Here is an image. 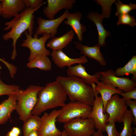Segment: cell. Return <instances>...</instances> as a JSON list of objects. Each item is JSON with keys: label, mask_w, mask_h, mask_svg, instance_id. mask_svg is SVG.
<instances>
[{"label": "cell", "mask_w": 136, "mask_h": 136, "mask_svg": "<svg viewBox=\"0 0 136 136\" xmlns=\"http://www.w3.org/2000/svg\"><path fill=\"white\" fill-rule=\"evenodd\" d=\"M41 124V117L39 116L31 115L24 122L22 128L23 136H28L33 131H38Z\"/></svg>", "instance_id": "cell-25"}, {"label": "cell", "mask_w": 136, "mask_h": 136, "mask_svg": "<svg viewBox=\"0 0 136 136\" xmlns=\"http://www.w3.org/2000/svg\"><path fill=\"white\" fill-rule=\"evenodd\" d=\"M74 44L81 54L95 60L102 66L106 65V61L100 51V46L98 43L91 47L84 45L79 41H75Z\"/></svg>", "instance_id": "cell-16"}, {"label": "cell", "mask_w": 136, "mask_h": 136, "mask_svg": "<svg viewBox=\"0 0 136 136\" xmlns=\"http://www.w3.org/2000/svg\"><path fill=\"white\" fill-rule=\"evenodd\" d=\"M60 110H54L49 113L45 112L41 117V124L38 131L39 136H60L62 131L56 127L57 119Z\"/></svg>", "instance_id": "cell-9"}, {"label": "cell", "mask_w": 136, "mask_h": 136, "mask_svg": "<svg viewBox=\"0 0 136 136\" xmlns=\"http://www.w3.org/2000/svg\"><path fill=\"white\" fill-rule=\"evenodd\" d=\"M47 5L45 7L43 12L48 19H55V15L60 10L72 9L76 2L75 0H47Z\"/></svg>", "instance_id": "cell-14"}, {"label": "cell", "mask_w": 136, "mask_h": 136, "mask_svg": "<svg viewBox=\"0 0 136 136\" xmlns=\"http://www.w3.org/2000/svg\"><path fill=\"white\" fill-rule=\"evenodd\" d=\"M117 16L118 17L117 25L125 24L129 25L133 27L136 25V19L129 14H120Z\"/></svg>", "instance_id": "cell-29"}, {"label": "cell", "mask_w": 136, "mask_h": 136, "mask_svg": "<svg viewBox=\"0 0 136 136\" xmlns=\"http://www.w3.org/2000/svg\"><path fill=\"white\" fill-rule=\"evenodd\" d=\"M26 39L24 40L21 44V46L28 48L30 51L29 61L39 54H44L47 56L51 54L50 51L47 49L45 46L47 41L51 38L48 34H43L41 37L35 38L32 36V34L29 33L27 31L24 32Z\"/></svg>", "instance_id": "cell-7"}, {"label": "cell", "mask_w": 136, "mask_h": 136, "mask_svg": "<svg viewBox=\"0 0 136 136\" xmlns=\"http://www.w3.org/2000/svg\"><path fill=\"white\" fill-rule=\"evenodd\" d=\"M103 132L99 130H97L95 133L92 136H100L102 133Z\"/></svg>", "instance_id": "cell-37"}, {"label": "cell", "mask_w": 136, "mask_h": 136, "mask_svg": "<svg viewBox=\"0 0 136 136\" xmlns=\"http://www.w3.org/2000/svg\"><path fill=\"white\" fill-rule=\"evenodd\" d=\"M56 80L60 84L71 101H79L92 106L95 98L93 89L81 79L59 76Z\"/></svg>", "instance_id": "cell-3"}, {"label": "cell", "mask_w": 136, "mask_h": 136, "mask_svg": "<svg viewBox=\"0 0 136 136\" xmlns=\"http://www.w3.org/2000/svg\"><path fill=\"white\" fill-rule=\"evenodd\" d=\"M2 15V11H1V1L0 0V17Z\"/></svg>", "instance_id": "cell-39"}, {"label": "cell", "mask_w": 136, "mask_h": 136, "mask_svg": "<svg viewBox=\"0 0 136 136\" xmlns=\"http://www.w3.org/2000/svg\"><path fill=\"white\" fill-rule=\"evenodd\" d=\"M134 121V117L130 111L127 109L123 116L122 122L123 123V127L119 133V136H132L134 132L131 126Z\"/></svg>", "instance_id": "cell-26"}, {"label": "cell", "mask_w": 136, "mask_h": 136, "mask_svg": "<svg viewBox=\"0 0 136 136\" xmlns=\"http://www.w3.org/2000/svg\"><path fill=\"white\" fill-rule=\"evenodd\" d=\"M87 18L95 24L98 34V43L100 46L103 47L106 45L105 40L107 37L110 36V33L106 30L102 24V22L104 17L102 14L97 12H90L87 16Z\"/></svg>", "instance_id": "cell-20"}, {"label": "cell", "mask_w": 136, "mask_h": 136, "mask_svg": "<svg viewBox=\"0 0 136 136\" xmlns=\"http://www.w3.org/2000/svg\"><path fill=\"white\" fill-rule=\"evenodd\" d=\"M100 136H104V135L102 133Z\"/></svg>", "instance_id": "cell-40"}, {"label": "cell", "mask_w": 136, "mask_h": 136, "mask_svg": "<svg viewBox=\"0 0 136 136\" xmlns=\"http://www.w3.org/2000/svg\"><path fill=\"white\" fill-rule=\"evenodd\" d=\"M74 36V31L71 30L61 36L53 38L47 46L52 51L62 50L71 42Z\"/></svg>", "instance_id": "cell-22"}, {"label": "cell", "mask_w": 136, "mask_h": 136, "mask_svg": "<svg viewBox=\"0 0 136 136\" xmlns=\"http://www.w3.org/2000/svg\"><path fill=\"white\" fill-rule=\"evenodd\" d=\"M66 72L68 76L80 78L89 85L96 83L99 81L101 73V72H98L93 75H90L87 72L85 67L83 66L82 64H78L68 67Z\"/></svg>", "instance_id": "cell-15"}, {"label": "cell", "mask_w": 136, "mask_h": 136, "mask_svg": "<svg viewBox=\"0 0 136 136\" xmlns=\"http://www.w3.org/2000/svg\"><path fill=\"white\" fill-rule=\"evenodd\" d=\"M0 61L3 63L8 69L10 76L12 78H14L17 71V67L15 65L7 61L3 58H0Z\"/></svg>", "instance_id": "cell-34"}, {"label": "cell", "mask_w": 136, "mask_h": 136, "mask_svg": "<svg viewBox=\"0 0 136 136\" xmlns=\"http://www.w3.org/2000/svg\"><path fill=\"white\" fill-rule=\"evenodd\" d=\"M127 105L129 106L132 115L134 117V123L135 124L136 123V100H133L132 99L125 100Z\"/></svg>", "instance_id": "cell-32"}, {"label": "cell", "mask_w": 136, "mask_h": 136, "mask_svg": "<svg viewBox=\"0 0 136 136\" xmlns=\"http://www.w3.org/2000/svg\"><path fill=\"white\" fill-rule=\"evenodd\" d=\"M95 84L91 85L94 87L95 91L100 94L104 105V110L108 101L115 94H119L123 92L112 85L102 81H98Z\"/></svg>", "instance_id": "cell-18"}, {"label": "cell", "mask_w": 136, "mask_h": 136, "mask_svg": "<svg viewBox=\"0 0 136 136\" xmlns=\"http://www.w3.org/2000/svg\"><path fill=\"white\" fill-rule=\"evenodd\" d=\"M27 66L30 69L37 68L44 71H49L51 69L52 63L48 56L39 54L29 61Z\"/></svg>", "instance_id": "cell-23"}, {"label": "cell", "mask_w": 136, "mask_h": 136, "mask_svg": "<svg viewBox=\"0 0 136 136\" xmlns=\"http://www.w3.org/2000/svg\"><path fill=\"white\" fill-rule=\"evenodd\" d=\"M26 8L35 9L41 7L45 3L43 0H22Z\"/></svg>", "instance_id": "cell-30"}, {"label": "cell", "mask_w": 136, "mask_h": 136, "mask_svg": "<svg viewBox=\"0 0 136 136\" xmlns=\"http://www.w3.org/2000/svg\"><path fill=\"white\" fill-rule=\"evenodd\" d=\"M28 136H39L37 131H33L31 132Z\"/></svg>", "instance_id": "cell-36"}, {"label": "cell", "mask_w": 136, "mask_h": 136, "mask_svg": "<svg viewBox=\"0 0 136 136\" xmlns=\"http://www.w3.org/2000/svg\"><path fill=\"white\" fill-rule=\"evenodd\" d=\"M60 136H69L65 131L64 130L62 131V133Z\"/></svg>", "instance_id": "cell-38"}, {"label": "cell", "mask_w": 136, "mask_h": 136, "mask_svg": "<svg viewBox=\"0 0 136 136\" xmlns=\"http://www.w3.org/2000/svg\"><path fill=\"white\" fill-rule=\"evenodd\" d=\"M128 106L125 100L121 98L118 94L113 96L105 107L104 112L108 116L107 123L110 122H122L123 115Z\"/></svg>", "instance_id": "cell-8"}, {"label": "cell", "mask_w": 136, "mask_h": 136, "mask_svg": "<svg viewBox=\"0 0 136 136\" xmlns=\"http://www.w3.org/2000/svg\"><path fill=\"white\" fill-rule=\"evenodd\" d=\"M1 67L0 66V75ZM19 86L13 85H8L4 83L0 77V96L4 95L9 96L16 94L20 90Z\"/></svg>", "instance_id": "cell-28"}, {"label": "cell", "mask_w": 136, "mask_h": 136, "mask_svg": "<svg viewBox=\"0 0 136 136\" xmlns=\"http://www.w3.org/2000/svg\"><path fill=\"white\" fill-rule=\"evenodd\" d=\"M67 95L57 81L47 83L39 92L37 104L31 115L39 116L47 110L65 104Z\"/></svg>", "instance_id": "cell-2"}, {"label": "cell", "mask_w": 136, "mask_h": 136, "mask_svg": "<svg viewBox=\"0 0 136 136\" xmlns=\"http://www.w3.org/2000/svg\"><path fill=\"white\" fill-rule=\"evenodd\" d=\"M114 3L116 6L117 9L115 13L116 16L118 15L128 14L131 10L136 9V5L130 3L128 4H124L119 0L116 1Z\"/></svg>", "instance_id": "cell-27"}, {"label": "cell", "mask_w": 136, "mask_h": 136, "mask_svg": "<svg viewBox=\"0 0 136 136\" xmlns=\"http://www.w3.org/2000/svg\"><path fill=\"white\" fill-rule=\"evenodd\" d=\"M41 7L35 9L26 8L13 19L5 23L6 27L4 29L10 30L3 35L2 38L6 41L11 39L12 40V59L15 60L17 56L16 42L22 33L27 31L29 33L32 34L34 22V13Z\"/></svg>", "instance_id": "cell-1"}, {"label": "cell", "mask_w": 136, "mask_h": 136, "mask_svg": "<svg viewBox=\"0 0 136 136\" xmlns=\"http://www.w3.org/2000/svg\"><path fill=\"white\" fill-rule=\"evenodd\" d=\"M91 86L94 90L95 98L90 117L94 122L95 129L102 132H104L108 116L104 112L103 103L101 97L98 96L93 86Z\"/></svg>", "instance_id": "cell-12"}, {"label": "cell", "mask_w": 136, "mask_h": 136, "mask_svg": "<svg viewBox=\"0 0 136 136\" xmlns=\"http://www.w3.org/2000/svg\"><path fill=\"white\" fill-rule=\"evenodd\" d=\"M54 64L60 68L70 67L75 64H85L88 61L85 56L72 58L66 55L62 50L52 51L51 54Z\"/></svg>", "instance_id": "cell-13"}, {"label": "cell", "mask_w": 136, "mask_h": 136, "mask_svg": "<svg viewBox=\"0 0 136 136\" xmlns=\"http://www.w3.org/2000/svg\"><path fill=\"white\" fill-rule=\"evenodd\" d=\"M82 17L81 13L79 11L69 13L66 17V20L64 22L65 24L72 28L80 42H82L83 34L86 30V26L80 22Z\"/></svg>", "instance_id": "cell-19"}, {"label": "cell", "mask_w": 136, "mask_h": 136, "mask_svg": "<svg viewBox=\"0 0 136 136\" xmlns=\"http://www.w3.org/2000/svg\"><path fill=\"white\" fill-rule=\"evenodd\" d=\"M69 13L68 10H66L60 17L52 20L46 19L41 17H38L37 21L38 26L34 34L33 37L38 38L39 35L46 34L50 35L51 38H54L59 26L66 19Z\"/></svg>", "instance_id": "cell-10"}, {"label": "cell", "mask_w": 136, "mask_h": 136, "mask_svg": "<svg viewBox=\"0 0 136 136\" xmlns=\"http://www.w3.org/2000/svg\"><path fill=\"white\" fill-rule=\"evenodd\" d=\"M1 16L8 19L14 17L26 8L22 0H1Z\"/></svg>", "instance_id": "cell-17"}, {"label": "cell", "mask_w": 136, "mask_h": 136, "mask_svg": "<svg viewBox=\"0 0 136 136\" xmlns=\"http://www.w3.org/2000/svg\"><path fill=\"white\" fill-rule=\"evenodd\" d=\"M17 101L15 94L8 96L7 99L0 104V125L6 123L12 113L16 109Z\"/></svg>", "instance_id": "cell-21"}, {"label": "cell", "mask_w": 136, "mask_h": 136, "mask_svg": "<svg viewBox=\"0 0 136 136\" xmlns=\"http://www.w3.org/2000/svg\"><path fill=\"white\" fill-rule=\"evenodd\" d=\"M115 123L112 121L109 122L106 124L105 131L107 132L108 136H119V133L116 127Z\"/></svg>", "instance_id": "cell-31"}, {"label": "cell", "mask_w": 136, "mask_h": 136, "mask_svg": "<svg viewBox=\"0 0 136 136\" xmlns=\"http://www.w3.org/2000/svg\"><path fill=\"white\" fill-rule=\"evenodd\" d=\"M100 80L109 83L123 92L132 90L136 88V81L127 77L117 76L111 69L101 72Z\"/></svg>", "instance_id": "cell-11"}, {"label": "cell", "mask_w": 136, "mask_h": 136, "mask_svg": "<svg viewBox=\"0 0 136 136\" xmlns=\"http://www.w3.org/2000/svg\"><path fill=\"white\" fill-rule=\"evenodd\" d=\"M114 73L115 75L118 77L131 74L133 75L131 79L136 81V56H133L123 67H120L117 68L114 71Z\"/></svg>", "instance_id": "cell-24"}, {"label": "cell", "mask_w": 136, "mask_h": 136, "mask_svg": "<svg viewBox=\"0 0 136 136\" xmlns=\"http://www.w3.org/2000/svg\"><path fill=\"white\" fill-rule=\"evenodd\" d=\"M19 135L11 130L7 133L5 136H19Z\"/></svg>", "instance_id": "cell-35"}, {"label": "cell", "mask_w": 136, "mask_h": 136, "mask_svg": "<svg viewBox=\"0 0 136 136\" xmlns=\"http://www.w3.org/2000/svg\"><path fill=\"white\" fill-rule=\"evenodd\" d=\"M43 87L31 85L25 90L20 89L15 94L17 101L16 110L23 122L31 115L37 101L38 94Z\"/></svg>", "instance_id": "cell-4"}, {"label": "cell", "mask_w": 136, "mask_h": 136, "mask_svg": "<svg viewBox=\"0 0 136 136\" xmlns=\"http://www.w3.org/2000/svg\"><path fill=\"white\" fill-rule=\"evenodd\" d=\"M63 127L69 136H92L96 132L94 122L90 117L74 119L64 123Z\"/></svg>", "instance_id": "cell-6"}, {"label": "cell", "mask_w": 136, "mask_h": 136, "mask_svg": "<svg viewBox=\"0 0 136 136\" xmlns=\"http://www.w3.org/2000/svg\"><path fill=\"white\" fill-rule=\"evenodd\" d=\"M60 110L57 121L64 124L76 118L90 117L92 106L79 101H71Z\"/></svg>", "instance_id": "cell-5"}, {"label": "cell", "mask_w": 136, "mask_h": 136, "mask_svg": "<svg viewBox=\"0 0 136 136\" xmlns=\"http://www.w3.org/2000/svg\"><path fill=\"white\" fill-rule=\"evenodd\" d=\"M119 94L122 96L125 100L133 99H136V88L126 92H122Z\"/></svg>", "instance_id": "cell-33"}]
</instances>
